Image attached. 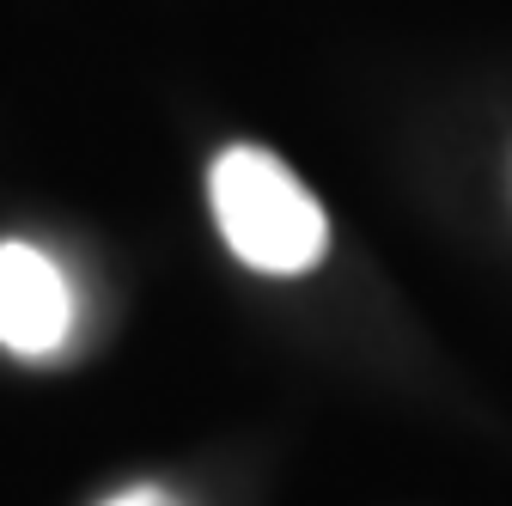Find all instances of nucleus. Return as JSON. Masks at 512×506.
<instances>
[{
    "label": "nucleus",
    "instance_id": "nucleus-1",
    "mask_svg": "<svg viewBox=\"0 0 512 506\" xmlns=\"http://www.w3.org/2000/svg\"><path fill=\"white\" fill-rule=\"evenodd\" d=\"M214 220L232 257L263 275H305L330 250V220L305 196V183L263 147H226L208 177Z\"/></svg>",
    "mask_w": 512,
    "mask_h": 506
},
{
    "label": "nucleus",
    "instance_id": "nucleus-2",
    "mask_svg": "<svg viewBox=\"0 0 512 506\" xmlns=\"http://www.w3.org/2000/svg\"><path fill=\"white\" fill-rule=\"evenodd\" d=\"M74 336V287L49 250L7 238L0 244V348L25 360L55 354Z\"/></svg>",
    "mask_w": 512,
    "mask_h": 506
},
{
    "label": "nucleus",
    "instance_id": "nucleus-3",
    "mask_svg": "<svg viewBox=\"0 0 512 506\" xmlns=\"http://www.w3.org/2000/svg\"><path fill=\"white\" fill-rule=\"evenodd\" d=\"M104 506H183L171 488H153V482H141V488H122V494H110Z\"/></svg>",
    "mask_w": 512,
    "mask_h": 506
}]
</instances>
